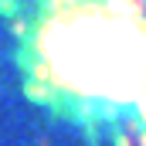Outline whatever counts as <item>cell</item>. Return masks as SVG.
I'll return each mask as SVG.
<instances>
[{
	"mask_svg": "<svg viewBox=\"0 0 146 146\" xmlns=\"http://www.w3.org/2000/svg\"><path fill=\"white\" fill-rule=\"evenodd\" d=\"M14 31L37 106L95 139L146 143V0H17Z\"/></svg>",
	"mask_w": 146,
	"mask_h": 146,
	"instance_id": "6da1fadb",
	"label": "cell"
}]
</instances>
